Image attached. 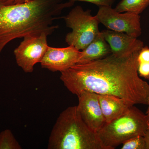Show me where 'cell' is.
Segmentation results:
<instances>
[{"mask_svg": "<svg viewBox=\"0 0 149 149\" xmlns=\"http://www.w3.org/2000/svg\"><path fill=\"white\" fill-rule=\"evenodd\" d=\"M48 149H107L84 122L77 106L62 111L49 137Z\"/></svg>", "mask_w": 149, "mask_h": 149, "instance_id": "3", "label": "cell"}, {"mask_svg": "<svg viewBox=\"0 0 149 149\" xmlns=\"http://www.w3.org/2000/svg\"><path fill=\"white\" fill-rule=\"evenodd\" d=\"M78 97L77 109L84 122L91 129L97 133L105 124L98 98V95L83 91Z\"/></svg>", "mask_w": 149, "mask_h": 149, "instance_id": "9", "label": "cell"}, {"mask_svg": "<svg viewBox=\"0 0 149 149\" xmlns=\"http://www.w3.org/2000/svg\"><path fill=\"white\" fill-rule=\"evenodd\" d=\"M95 17L100 23L109 30L123 32L136 38L142 33L139 15L130 12L123 13L111 7L102 6L99 7Z\"/></svg>", "mask_w": 149, "mask_h": 149, "instance_id": "7", "label": "cell"}, {"mask_svg": "<svg viewBox=\"0 0 149 149\" xmlns=\"http://www.w3.org/2000/svg\"><path fill=\"white\" fill-rule=\"evenodd\" d=\"M139 52L125 57L111 54L100 59L77 63L61 72V80L76 95L87 91L117 96L134 105H147L149 84L138 73Z\"/></svg>", "mask_w": 149, "mask_h": 149, "instance_id": "1", "label": "cell"}, {"mask_svg": "<svg viewBox=\"0 0 149 149\" xmlns=\"http://www.w3.org/2000/svg\"><path fill=\"white\" fill-rule=\"evenodd\" d=\"M22 147L10 129L0 133V149H22Z\"/></svg>", "mask_w": 149, "mask_h": 149, "instance_id": "14", "label": "cell"}, {"mask_svg": "<svg viewBox=\"0 0 149 149\" xmlns=\"http://www.w3.org/2000/svg\"><path fill=\"white\" fill-rule=\"evenodd\" d=\"M143 137L146 141V149H149V127L145 133Z\"/></svg>", "mask_w": 149, "mask_h": 149, "instance_id": "20", "label": "cell"}, {"mask_svg": "<svg viewBox=\"0 0 149 149\" xmlns=\"http://www.w3.org/2000/svg\"><path fill=\"white\" fill-rule=\"evenodd\" d=\"M81 51L72 46L65 48L48 47L41 61V66L52 72H63L78 63Z\"/></svg>", "mask_w": 149, "mask_h": 149, "instance_id": "8", "label": "cell"}, {"mask_svg": "<svg viewBox=\"0 0 149 149\" xmlns=\"http://www.w3.org/2000/svg\"><path fill=\"white\" fill-rule=\"evenodd\" d=\"M46 32L27 35L14 51L17 65L26 73L34 71V66L41 62L48 48Z\"/></svg>", "mask_w": 149, "mask_h": 149, "instance_id": "6", "label": "cell"}, {"mask_svg": "<svg viewBox=\"0 0 149 149\" xmlns=\"http://www.w3.org/2000/svg\"><path fill=\"white\" fill-rule=\"evenodd\" d=\"M98 98L106 123L121 116L134 105L125 99L112 95H98Z\"/></svg>", "mask_w": 149, "mask_h": 149, "instance_id": "11", "label": "cell"}, {"mask_svg": "<svg viewBox=\"0 0 149 149\" xmlns=\"http://www.w3.org/2000/svg\"><path fill=\"white\" fill-rule=\"evenodd\" d=\"M74 3L69 0H32L12 5L0 3V53L15 39L44 32L52 34L58 27L54 22Z\"/></svg>", "mask_w": 149, "mask_h": 149, "instance_id": "2", "label": "cell"}, {"mask_svg": "<svg viewBox=\"0 0 149 149\" xmlns=\"http://www.w3.org/2000/svg\"><path fill=\"white\" fill-rule=\"evenodd\" d=\"M63 18L67 27L72 29L66 35L65 42L78 50L84 49L100 32L97 19L91 15V10H85L80 6L72 8Z\"/></svg>", "mask_w": 149, "mask_h": 149, "instance_id": "5", "label": "cell"}, {"mask_svg": "<svg viewBox=\"0 0 149 149\" xmlns=\"http://www.w3.org/2000/svg\"><path fill=\"white\" fill-rule=\"evenodd\" d=\"M149 6V0H121L114 9L119 13L139 15Z\"/></svg>", "mask_w": 149, "mask_h": 149, "instance_id": "13", "label": "cell"}, {"mask_svg": "<svg viewBox=\"0 0 149 149\" xmlns=\"http://www.w3.org/2000/svg\"><path fill=\"white\" fill-rule=\"evenodd\" d=\"M75 3L76 1L86 2L94 4L98 6L99 7L102 6L111 7L114 3L116 0H69Z\"/></svg>", "mask_w": 149, "mask_h": 149, "instance_id": "16", "label": "cell"}, {"mask_svg": "<svg viewBox=\"0 0 149 149\" xmlns=\"http://www.w3.org/2000/svg\"><path fill=\"white\" fill-rule=\"evenodd\" d=\"M122 144V149H146L143 136H138L131 138Z\"/></svg>", "mask_w": 149, "mask_h": 149, "instance_id": "15", "label": "cell"}, {"mask_svg": "<svg viewBox=\"0 0 149 149\" xmlns=\"http://www.w3.org/2000/svg\"><path fill=\"white\" fill-rule=\"evenodd\" d=\"M149 127L146 115L133 105L121 116L105 123L97 133L107 149H114L131 138L144 136Z\"/></svg>", "mask_w": 149, "mask_h": 149, "instance_id": "4", "label": "cell"}, {"mask_svg": "<svg viewBox=\"0 0 149 149\" xmlns=\"http://www.w3.org/2000/svg\"><path fill=\"white\" fill-rule=\"evenodd\" d=\"M32 0H0V3L5 5H12L27 2Z\"/></svg>", "mask_w": 149, "mask_h": 149, "instance_id": "19", "label": "cell"}, {"mask_svg": "<svg viewBox=\"0 0 149 149\" xmlns=\"http://www.w3.org/2000/svg\"><path fill=\"white\" fill-rule=\"evenodd\" d=\"M77 63H84L104 58L111 54L109 45L101 32L82 51Z\"/></svg>", "mask_w": 149, "mask_h": 149, "instance_id": "12", "label": "cell"}, {"mask_svg": "<svg viewBox=\"0 0 149 149\" xmlns=\"http://www.w3.org/2000/svg\"><path fill=\"white\" fill-rule=\"evenodd\" d=\"M138 71L140 76L149 80V63H139Z\"/></svg>", "mask_w": 149, "mask_h": 149, "instance_id": "17", "label": "cell"}, {"mask_svg": "<svg viewBox=\"0 0 149 149\" xmlns=\"http://www.w3.org/2000/svg\"><path fill=\"white\" fill-rule=\"evenodd\" d=\"M147 105L148 106V109H147L146 113V115L147 118H148V122L149 124V96L148 99V103H147Z\"/></svg>", "mask_w": 149, "mask_h": 149, "instance_id": "21", "label": "cell"}, {"mask_svg": "<svg viewBox=\"0 0 149 149\" xmlns=\"http://www.w3.org/2000/svg\"><path fill=\"white\" fill-rule=\"evenodd\" d=\"M101 32L109 45L111 54L116 56H127L140 52L144 47L142 41L126 33L109 29L103 30Z\"/></svg>", "mask_w": 149, "mask_h": 149, "instance_id": "10", "label": "cell"}, {"mask_svg": "<svg viewBox=\"0 0 149 149\" xmlns=\"http://www.w3.org/2000/svg\"><path fill=\"white\" fill-rule=\"evenodd\" d=\"M139 63H149V47H143L139 52L138 57Z\"/></svg>", "mask_w": 149, "mask_h": 149, "instance_id": "18", "label": "cell"}]
</instances>
